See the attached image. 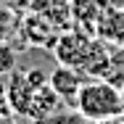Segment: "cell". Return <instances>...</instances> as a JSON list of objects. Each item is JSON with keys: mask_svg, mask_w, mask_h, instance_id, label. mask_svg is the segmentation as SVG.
<instances>
[{"mask_svg": "<svg viewBox=\"0 0 124 124\" xmlns=\"http://www.w3.org/2000/svg\"><path fill=\"white\" fill-rule=\"evenodd\" d=\"M74 108L90 122L124 116V90L116 87L114 82H108V79L95 77V79L82 85V90L74 100Z\"/></svg>", "mask_w": 124, "mask_h": 124, "instance_id": "obj_1", "label": "cell"}, {"mask_svg": "<svg viewBox=\"0 0 124 124\" xmlns=\"http://www.w3.org/2000/svg\"><path fill=\"white\" fill-rule=\"evenodd\" d=\"M5 98L13 114H21L29 119V111H32V100H34V87L26 82V77L21 71H11V79L5 85Z\"/></svg>", "mask_w": 124, "mask_h": 124, "instance_id": "obj_2", "label": "cell"}, {"mask_svg": "<svg viewBox=\"0 0 124 124\" xmlns=\"http://www.w3.org/2000/svg\"><path fill=\"white\" fill-rule=\"evenodd\" d=\"M48 85L55 90V95L63 100V103H71V106H74L77 95H79V90H82V85H85V77H82L79 69H71V66H58V69H53Z\"/></svg>", "mask_w": 124, "mask_h": 124, "instance_id": "obj_3", "label": "cell"}, {"mask_svg": "<svg viewBox=\"0 0 124 124\" xmlns=\"http://www.w3.org/2000/svg\"><path fill=\"white\" fill-rule=\"evenodd\" d=\"M98 34L108 42L124 45V11L122 8H106V13L98 21Z\"/></svg>", "mask_w": 124, "mask_h": 124, "instance_id": "obj_4", "label": "cell"}, {"mask_svg": "<svg viewBox=\"0 0 124 124\" xmlns=\"http://www.w3.org/2000/svg\"><path fill=\"white\" fill-rule=\"evenodd\" d=\"M61 103H63V100L55 95V90H53L50 85H45V87H37V90H34V100H32L29 119H50Z\"/></svg>", "mask_w": 124, "mask_h": 124, "instance_id": "obj_5", "label": "cell"}, {"mask_svg": "<svg viewBox=\"0 0 124 124\" xmlns=\"http://www.w3.org/2000/svg\"><path fill=\"white\" fill-rule=\"evenodd\" d=\"M16 32V13L0 5V42H8Z\"/></svg>", "mask_w": 124, "mask_h": 124, "instance_id": "obj_6", "label": "cell"}, {"mask_svg": "<svg viewBox=\"0 0 124 124\" xmlns=\"http://www.w3.org/2000/svg\"><path fill=\"white\" fill-rule=\"evenodd\" d=\"M13 66H16V53L5 42H0V74H11Z\"/></svg>", "mask_w": 124, "mask_h": 124, "instance_id": "obj_7", "label": "cell"}, {"mask_svg": "<svg viewBox=\"0 0 124 124\" xmlns=\"http://www.w3.org/2000/svg\"><path fill=\"white\" fill-rule=\"evenodd\" d=\"M95 124H124V116H114V119H103V122H95Z\"/></svg>", "mask_w": 124, "mask_h": 124, "instance_id": "obj_8", "label": "cell"}, {"mask_svg": "<svg viewBox=\"0 0 124 124\" xmlns=\"http://www.w3.org/2000/svg\"><path fill=\"white\" fill-rule=\"evenodd\" d=\"M77 114H79V111H77ZM71 124H95V122H90V119H85V116L79 114V116H77V119H74Z\"/></svg>", "mask_w": 124, "mask_h": 124, "instance_id": "obj_9", "label": "cell"}, {"mask_svg": "<svg viewBox=\"0 0 124 124\" xmlns=\"http://www.w3.org/2000/svg\"><path fill=\"white\" fill-rule=\"evenodd\" d=\"M0 124H13V122H11V119H8L5 114H0Z\"/></svg>", "mask_w": 124, "mask_h": 124, "instance_id": "obj_10", "label": "cell"}, {"mask_svg": "<svg viewBox=\"0 0 124 124\" xmlns=\"http://www.w3.org/2000/svg\"><path fill=\"white\" fill-rule=\"evenodd\" d=\"M122 90H124V87H122Z\"/></svg>", "mask_w": 124, "mask_h": 124, "instance_id": "obj_11", "label": "cell"}]
</instances>
